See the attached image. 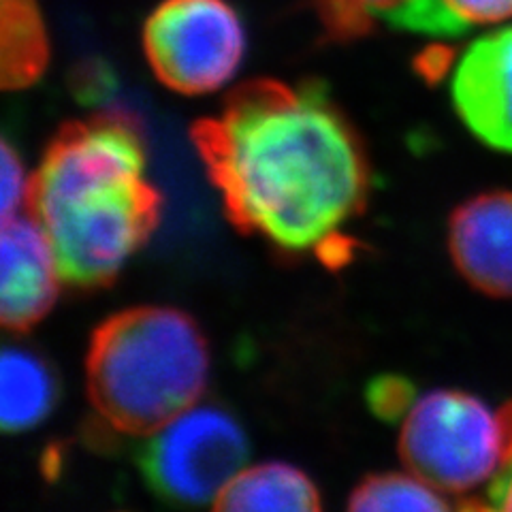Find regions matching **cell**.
<instances>
[{"instance_id":"cell-14","label":"cell","mask_w":512,"mask_h":512,"mask_svg":"<svg viewBox=\"0 0 512 512\" xmlns=\"http://www.w3.org/2000/svg\"><path fill=\"white\" fill-rule=\"evenodd\" d=\"M348 508L357 512H434L448 510L451 504L442 498V491L425 483L416 474H376L365 478L350 493Z\"/></svg>"},{"instance_id":"cell-7","label":"cell","mask_w":512,"mask_h":512,"mask_svg":"<svg viewBox=\"0 0 512 512\" xmlns=\"http://www.w3.org/2000/svg\"><path fill=\"white\" fill-rule=\"evenodd\" d=\"M459 118L489 148L512 154V26L474 39L453 67Z\"/></svg>"},{"instance_id":"cell-10","label":"cell","mask_w":512,"mask_h":512,"mask_svg":"<svg viewBox=\"0 0 512 512\" xmlns=\"http://www.w3.org/2000/svg\"><path fill=\"white\" fill-rule=\"evenodd\" d=\"M214 508L229 512H312L320 510V493L308 474L269 461L246 466L220 493Z\"/></svg>"},{"instance_id":"cell-8","label":"cell","mask_w":512,"mask_h":512,"mask_svg":"<svg viewBox=\"0 0 512 512\" xmlns=\"http://www.w3.org/2000/svg\"><path fill=\"white\" fill-rule=\"evenodd\" d=\"M62 274L41 224L28 212L3 218L0 231V320L26 331L52 310Z\"/></svg>"},{"instance_id":"cell-4","label":"cell","mask_w":512,"mask_h":512,"mask_svg":"<svg viewBox=\"0 0 512 512\" xmlns=\"http://www.w3.org/2000/svg\"><path fill=\"white\" fill-rule=\"evenodd\" d=\"M510 440L502 410L461 391L416 397L402 419L399 455L408 472L444 495L489 485L508 461Z\"/></svg>"},{"instance_id":"cell-17","label":"cell","mask_w":512,"mask_h":512,"mask_svg":"<svg viewBox=\"0 0 512 512\" xmlns=\"http://www.w3.org/2000/svg\"><path fill=\"white\" fill-rule=\"evenodd\" d=\"M367 399H370L372 410L380 416V419L397 421L404 419V414L414 402L412 384L404 378H378L370 384V391H367Z\"/></svg>"},{"instance_id":"cell-9","label":"cell","mask_w":512,"mask_h":512,"mask_svg":"<svg viewBox=\"0 0 512 512\" xmlns=\"http://www.w3.org/2000/svg\"><path fill=\"white\" fill-rule=\"evenodd\" d=\"M448 252L476 291L512 297V190L461 203L448 220Z\"/></svg>"},{"instance_id":"cell-13","label":"cell","mask_w":512,"mask_h":512,"mask_svg":"<svg viewBox=\"0 0 512 512\" xmlns=\"http://www.w3.org/2000/svg\"><path fill=\"white\" fill-rule=\"evenodd\" d=\"M512 18V0H408L389 26L416 35L457 37Z\"/></svg>"},{"instance_id":"cell-3","label":"cell","mask_w":512,"mask_h":512,"mask_svg":"<svg viewBox=\"0 0 512 512\" xmlns=\"http://www.w3.org/2000/svg\"><path fill=\"white\" fill-rule=\"evenodd\" d=\"M210 378L201 329L175 308H131L96 327L86 355L92 408L122 434L150 436L199 402Z\"/></svg>"},{"instance_id":"cell-5","label":"cell","mask_w":512,"mask_h":512,"mask_svg":"<svg viewBox=\"0 0 512 512\" xmlns=\"http://www.w3.org/2000/svg\"><path fill=\"white\" fill-rule=\"evenodd\" d=\"M248 455V438L229 412L195 404L148 436L139 468L167 502L214 506L248 466Z\"/></svg>"},{"instance_id":"cell-1","label":"cell","mask_w":512,"mask_h":512,"mask_svg":"<svg viewBox=\"0 0 512 512\" xmlns=\"http://www.w3.org/2000/svg\"><path fill=\"white\" fill-rule=\"evenodd\" d=\"M190 133L235 227L286 250L338 242L370 192L361 141L320 84L248 82Z\"/></svg>"},{"instance_id":"cell-15","label":"cell","mask_w":512,"mask_h":512,"mask_svg":"<svg viewBox=\"0 0 512 512\" xmlns=\"http://www.w3.org/2000/svg\"><path fill=\"white\" fill-rule=\"evenodd\" d=\"M408 0H318V11L331 35L352 37L370 30L374 22L389 24Z\"/></svg>"},{"instance_id":"cell-16","label":"cell","mask_w":512,"mask_h":512,"mask_svg":"<svg viewBox=\"0 0 512 512\" xmlns=\"http://www.w3.org/2000/svg\"><path fill=\"white\" fill-rule=\"evenodd\" d=\"M3 178H0V210L3 218L13 214L26 212L28 205V192H30V178L26 175L20 156L13 152V148L5 141L3 143Z\"/></svg>"},{"instance_id":"cell-18","label":"cell","mask_w":512,"mask_h":512,"mask_svg":"<svg viewBox=\"0 0 512 512\" xmlns=\"http://www.w3.org/2000/svg\"><path fill=\"white\" fill-rule=\"evenodd\" d=\"M480 508L512 510V455L508 457L502 472L487 485L485 502L480 504Z\"/></svg>"},{"instance_id":"cell-2","label":"cell","mask_w":512,"mask_h":512,"mask_svg":"<svg viewBox=\"0 0 512 512\" xmlns=\"http://www.w3.org/2000/svg\"><path fill=\"white\" fill-rule=\"evenodd\" d=\"M163 199L146 178L135 122L109 111L64 124L30 178L26 212L56 252L62 280H114L156 229Z\"/></svg>"},{"instance_id":"cell-11","label":"cell","mask_w":512,"mask_h":512,"mask_svg":"<svg viewBox=\"0 0 512 512\" xmlns=\"http://www.w3.org/2000/svg\"><path fill=\"white\" fill-rule=\"evenodd\" d=\"M56 378L35 352L7 346L0 357V425L5 431L37 427L56 402Z\"/></svg>"},{"instance_id":"cell-6","label":"cell","mask_w":512,"mask_h":512,"mask_svg":"<svg viewBox=\"0 0 512 512\" xmlns=\"http://www.w3.org/2000/svg\"><path fill=\"white\" fill-rule=\"evenodd\" d=\"M143 50L160 84L207 94L237 73L246 32L227 0H163L143 26Z\"/></svg>"},{"instance_id":"cell-12","label":"cell","mask_w":512,"mask_h":512,"mask_svg":"<svg viewBox=\"0 0 512 512\" xmlns=\"http://www.w3.org/2000/svg\"><path fill=\"white\" fill-rule=\"evenodd\" d=\"M3 86L35 82L50 58V43L35 0H3Z\"/></svg>"}]
</instances>
